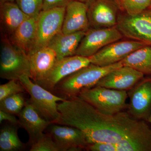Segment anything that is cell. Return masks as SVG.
Here are the masks:
<instances>
[{"label":"cell","instance_id":"11","mask_svg":"<svg viewBox=\"0 0 151 151\" xmlns=\"http://www.w3.org/2000/svg\"><path fill=\"white\" fill-rule=\"evenodd\" d=\"M90 63L88 58L78 55L57 59L46 77L37 84L52 92L57 84L63 78Z\"/></svg>","mask_w":151,"mask_h":151},{"label":"cell","instance_id":"17","mask_svg":"<svg viewBox=\"0 0 151 151\" xmlns=\"http://www.w3.org/2000/svg\"><path fill=\"white\" fill-rule=\"evenodd\" d=\"M30 67V78L38 84L43 80L50 72L57 60L54 50L45 47L28 55Z\"/></svg>","mask_w":151,"mask_h":151},{"label":"cell","instance_id":"24","mask_svg":"<svg viewBox=\"0 0 151 151\" xmlns=\"http://www.w3.org/2000/svg\"><path fill=\"white\" fill-rule=\"evenodd\" d=\"M126 13L134 15L151 6V0H115Z\"/></svg>","mask_w":151,"mask_h":151},{"label":"cell","instance_id":"12","mask_svg":"<svg viewBox=\"0 0 151 151\" xmlns=\"http://www.w3.org/2000/svg\"><path fill=\"white\" fill-rule=\"evenodd\" d=\"M47 129L60 151H81L89 145L84 133L75 127L51 124Z\"/></svg>","mask_w":151,"mask_h":151},{"label":"cell","instance_id":"26","mask_svg":"<svg viewBox=\"0 0 151 151\" xmlns=\"http://www.w3.org/2000/svg\"><path fill=\"white\" fill-rule=\"evenodd\" d=\"M30 151H60L51 135L44 134L30 146Z\"/></svg>","mask_w":151,"mask_h":151},{"label":"cell","instance_id":"20","mask_svg":"<svg viewBox=\"0 0 151 151\" xmlns=\"http://www.w3.org/2000/svg\"><path fill=\"white\" fill-rule=\"evenodd\" d=\"M86 32L64 34L61 31L52 39L47 46L54 50L58 60L76 55L78 45Z\"/></svg>","mask_w":151,"mask_h":151},{"label":"cell","instance_id":"2","mask_svg":"<svg viewBox=\"0 0 151 151\" xmlns=\"http://www.w3.org/2000/svg\"><path fill=\"white\" fill-rule=\"evenodd\" d=\"M122 66V61L106 66L90 63L63 78L57 84L52 93L56 92L65 100L72 99L77 97L84 89L95 86L103 76Z\"/></svg>","mask_w":151,"mask_h":151},{"label":"cell","instance_id":"8","mask_svg":"<svg viewBox=\"0 0 151 151\" xmlns=\"http://www.w3.org/2000/svg\"><path fill=\"white\" fill-rule=\"evenodd\" d=\"M123 37L117 27L106 28H89L82 38L76 55L89 58Z\"/></svg>","mask_w":151,"mask_h":151},{"label":"cell","instance_id":"5","mask_svg":"<svg viewBox=\"0 0 151 151\" xmlns=\"http://www.w3.org/2000/svg\"><path fill=\"white\" fill-rule=\"evenodd\" d=\"M77 97L102 113L113 115L128 108L127 91L95 86L84 89Z\"/></svg>","mask_w":151,"mask_h":151},{"label":"cell","instance_id":"29","mask_svg":"<svg viewBox=\"0 0 151 151\" xmlns=\"http://www.w3.org/2000/svg\"><path fill=\"white\" fill-rule=\"evenodd\" d=\"M5 121L9 122L10 124L19 126V119H17L14 115L0 110V123L1 124Z\"/></svg>","mask_w":151,"mask_h":151},{"label":"cell","instance_id":"1","mask_svg":"<svg viewBox=\"0 0 151 151\" xmlns=\"http://www.w3.org/2000/svg\"><path fill=\"white\" fill-rule=\"evenodd\" d=\"M58 108L60 115L54 124L81 130L89 145L131 141L151 147V129L147 122L135 119L128 112L105 114L78 97L60 102Z\"/></svg>","mask_w":151,"mask_h":151},{"label":"cell","instance_id":"30","mask_svg":"<svg viewBox=\"0 0 151 151\" xmlns=\"http://www.w3.org/2000/svg\"><path fill=\"white\" fill-rule=\"evenodd\" d=\"M16 0H0V4L6 2H15Z\"/></svg>","mask_w":151,"mask_h":151},{"label":"cell","instance_id":"13","mask_svg":"<svg viewBox=\"0 0 151 151\" xmlns=\"http://www.w3.org/2000/svg\"><path fill=\"white\" fill-rule=\"evenodd\" d=\"M87 6L90 28H106L116 26L119 6L115 0H92Z\"/></svg>","mask_w":151,"mask_h":151},{"label":"cell","instance_id":"27","mask_svg":"<svg viewBox=\"0 0 151 151\" xmlns=\"http://www.w3.org/2000/svg\"><path fill=\"white\" fill-rule=\"evenodd\" d=\"M26 92L24 87L19 80H9L6 83L0 85V101L13 94Z\"/></svg>","mask_w":151,"mask_h":151},{"label":"cell","instance_id":"25","mask_svg":"<svg viewBox=\"0 0 151 151\" xmlns=\"http://www.w3.org/2000/svg\"><path fill=\"white\" fill-rule=\"evenodd\" d=\"M15 2L29 17H38L43 9V0H16Z\"/></svg>","mask_w":151,"mask_h":151},{"label":"cell","instance_id":"10","mask_svg":"<svg viewBox=\"0 0 151 151\" xmlns=\"http://www.w3.org/2000/svg\"><path fill=\"white\" fill-rule=\"evenodd\" d=\"M128 94V113L135 119L147 122L151 114V78H143Z\"/></svg>","mask_w":151,"mask_h":151},{"label":"cell","instance_id":"31","mask_svg":"<svg viewBox=\"0 0 151 151\" xmlns=\"http://www.w3.org/2000/svg\"><path fill=\"white\" fill-rule=\"evenodd\" d=\"M77 1H80L84 3H86V4H88L90 3L92 0H77Z\"/></svg>","mask_w":151,"mask_h":151},{"label":"cell","instance_id":"16","mask_svg":"<svg viewBox=\"0 0 151 151\" xmlns=\"http://www.w3.org/2000/svg\"><path fill=\"white\" fill-rule=\"evenodd\" d=\"M18 116L19 126L27 132L30 146L41 137L44 131L52 124L42 118L28 101Z\"/></svg>","mask_w":151,"mask_h":151},{"label":"cell","instance_id":"23","mask_svg":"<svg viewBox=\"0 0 151 151\" xmlns=\"http://www.w3.org/2000/svg\"><path fill=\"white\" fill-rule=\"evenodd\" d=\"M26 103L23 93L13 94L0 101V110L18 116Z\"/></svg>","mask_w":151,"mask_h":151},{"label":"cell","instance_id":"4","mask_svg":"<svg viewBox=\"0 0 151 151\" xmlns=\"http://www.w3.org/2000/svg\"><path fill=\"white\" fill-rule=\"evenodd\" d=\"M19 81L30 95L29 103L42 118L52 124L55 123L60 115L58 102H62L65 99L32 81L27 76H22Z\"/></svg>","mask_w":151,"mask_h":151},{"label":"cell","instance_id":"32","mask_svg":"<svg viewBox=\"0 0 151 151\" xmlns=\"http://www.w3.org/2000/svg\"><path fill=\"white\" fill-rule=\"evenodd\" d=\"M147 122H148L149 123H150V125H151V114L150 116V118H149Z\"/></svg>","mask_w":151,"mask_h":151},{"label":"cell","instance_id":"22","mask_svg":"<svg viewBox=\"0 0 151 151\" xmlns=\"http://www.w3.org/2000/svg\"><path fill=\"white\" fill-rule=\"evenodd\" d=\"M17 126L10 123L1 129L0 151H21L26 147L25 144L19 137Z\"/></svg>","mask_w":151,"mask_h":151},{"label":"cell","instance_id":"15","mask_svg":"<svg viewBox=\"0 0 151 151\" xmlns=\"http://www.w3.org/2000/svg\"><path fill=\"white\" fill-rule=\"evenodd\" d=\"M87 11L86 3L77 0L70 2L65 8L62 32L70 34L86 31L90 28Z\"/></svg>","mask_w":151,"mask_h":151},{"label":"cell","instance_id":"21","mask_svg":"<svg viewBox=\"0 0 151 151\" xmlns=\"http://www.w3.org/2000/svg\"><path fill=\"white\" fill-rule=\"evenodd\" d=\"M122 61L124 66L132 68L144 75H151V45L138 49Z\"/></svg>","mask_w":151,"mask_h":151},{"label":"cell","instance_id":"7","mask_svg":"<svg viewBox=\"0 0 151 151\" xmlns=\"http://www.w3.org/2000/svg\"><path fill=\"white\" fill-rule=\"evenodd\" d=\"M65 11V8L60 7L41 12L37 17L35 45L30 53L47 46L52 39L62 31Z\"/></svg>","mask_w":151,"mask_h":151},{"label":"cell","instance_id":"19","mask_svg":"<svg viewBox=\"0 0 151 151\" xmlns=\"http://www.w3.org/2000/svg\"><path fill=\"white\" fill-rule=\"evenodd\" d=\"M29 17L20 9L16 2L0 4L1 34L9 37Z\"/></svg>","mask_w":151,"mask_h":151},{"label":"cell","instance_id":"3","mask_svg":"<svg viewBox=\"0 0 151 151\" xmlns=\"http://www.w3.org/2000/svg\"><path fill=\"white\" fill-rule=\"evenodd\" d=\"M23 75L30 78L28 55L14 45L8 37L1 34L0 77L9 81L19 80Z\"/></svg>","mask_w":151,"mask_h":151},{"label":"cell","instance_id":"18","mask_svg":"<svg viewBox=\"0 0 151 151\" xmlns=\"http://www.w3.org/2000/svg\"><path fill=\"white\" fill-rule=\"evenodd\" d=\"M37 17L28 18L9 37L14 45L28 55L32 51L35 45Z\"/></svg>","mask_w":151,"mask_h":151},{"label":"cell","instance_id":"14","mask_svg":"<svg viewBox=\"0 0 151 151\" xmlns=\"http://www.w3.org/2000/svg\"><path fill=\"white\" fill-rule=\"evenodd\" d=\"M144 75L132 68L123 65L103 76L95 86L127 91L142 80Z\"/></svg>","mask_w":151,"mask_h":151},{"label":"cell","instance_id":"9","mask_svg":"<svg viewBox=\"0 0 151 151\" xmlns=\"http://www.w3.org/2000/svg\"><path fill=\"white\" fill-rule=\"evenodd\" d=\"M118 41L110 44L88 58L90 63L100 66L113 65L122 61L133 52L148 45L135 40Z\"/></svg>","mask_w":151,"mask_h":151},{"label":"cell","instance_id":"6","mask_svg":"<svg viewBox=\"0 0 151 151\" xmlns=\"http://www.w3.org/2000/svg\"><path fill=\"white\" fill-rule=\"evenodd\" d=\"M116 27L123 36L151 45V6L134 15H119Z\"/></svg>","mask_w":151,"mask_h":151},{"label":"cell","instance_id":"28","mask_svg":"<svg viewBox=\"0 0 151 151\" xmlns=\"http://www.w3.org/2000/svg\"><path fill=\"white\" fill-rule=\"evenodd\" d=\"M74 0H43L42 11H46L56 8H66Z\"/></svg>","mask_w":151,"mask_h":151}]
</instances>
